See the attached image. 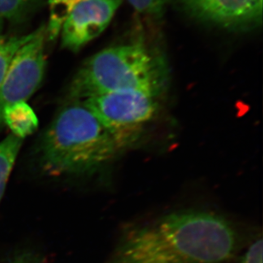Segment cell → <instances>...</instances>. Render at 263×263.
<instances>
[{"instance_id":"cell-11","label":"cell","mask_w":263,"mask_h":263,"mask_svg":"<svg viewBox=\"0 0 263 263\" xmlns=\"http://www.w3.org/2000/svg\"><path fill=\"white\" fill-rule=\"evenodd\" d=\"M35 31H33L29 34L15 36L9 40H5L0 44V86L7 74L15 54L26 43L32 40Z\"/></svg>"},{"instance_id":"cell-8","label":"cell","mask_w":263,"mask_h":263,"mask_svg":"<svg viewBox=\"0 0 263 263\" xmlns=\"http://www.w3.org/2000/svg\"><path fill=\"white\" fill-rule=\"evenodd\" d=\"M3 124L11 134L24 140L37 130L39 119L27 102H20L6 107L2 116Z\"/></svg>"},{"instance_id":"cell-10","label":"cell","mask_w":263,"mask_h":263,"mask_svg":"<svg viewBox=\"0 0 263 263\" xmlns=\"http://www.w3.org/2000/svg\"><path fill=\"white\" fill-rule=\"evenodd\" d=\"M83 0H48L49 22L46 26L47 40L50 41L58 39L62 26L72 9Z\"/></svg>"},{"instance_id":"cell-16","label":"cell","mask_w":263,"mask_h":263,"mask_svg":"<svg viewBox=\"0 0 263 263\" xmlns=\"http://www.w3.org/2000/svg\"><path fill=\"white\" fill-rule=\"evenodd\" d=\"M3 29H4V20L0 18V44L5 40V37L3 35Z\"/></svg>"},{"instance_id":"cell-13","label":"cell","mask_w":263,"mask_h":263,"mask_svg":"<svg viewBox=\"0 0 263 263\" xmlns=\"http://www.w3.org/2000/svg\"><path fill=\"white\" fill-rule=\"evenodd\" d=\"M168 0H128L135 10L142 14L159 15L163 12Z\"/></svg>"},{"instance_id":"cell-1","label":"cell","mask_w":263,"mask_h":263,"mask_svg":"<svg viewBox=\"0 0 263 263\" xmlns=\"http://www.w3.org/2000/svg\"><path fill=\"white\" fill-rule=\"evenodd\" d=\"M238 245L223 217L178 211L127 232L107 263H226Z\"/></svg>"},{"instance_id":"cell-5","label":"cell","mask_w":263,"mask_h":263,"mask_svg":"<svg viewBox=\"0 0 263 263\" xmlns=\"http://www.w3.org/2000/svg\"><path fill=\"white\" fill-rule=\"evenodd\" d=\"M46 26H42L15 54L0 86V129L4 126V110L17 102H27L42 84L46 67Z\"/></svg>"},{"instance_id":"cell-12","label":"cell","mask_w":263,"mask_h":263,"mask_svg":"<svg viewBox=\"0 0 263 263\" xmlns=\"http://www.w3.org/2000/svg\"><path fill=\"white\" fill-rule=\"evenodd\" d=\"M34 0H0V18H13L24 12Z\"/></svg>"},{"instance_id":"cell-15","label":"cell","mask_w":263,"mask_h":263,"mask_svg":"<svg viewBox=\"0 0 263 263\" xmlns=\"http://www.w3.org/2000/svg\"><path fill=\"white\" fill-rule=\"evenodd\" d=\"M10 263H43L39 256L32 252H23L13 257Z\"/></svg>"},{"instance_id":"cell-2","label":"cell","mask_w":263,"mask_h":263,"mask_svg":"<svg viewBox=\"0 0 263 263\" xmlns=\"http://www.w3.org/2000/svg\"><path fill=\"white\" fill-rule=\"evenodd\" d=\"M117 145L99 119L80 102L60 111L40 145V166L46 174H87L107 164L119 153Z\"/></svg>"},{"instance_id":"cell-14","label":"cell","mask_w":263,"mask_h":263,"mask_svg":"<svg viewBox=\"0 0 263 263\" xmlns=\"http://www.w3.org/2000/svg\"><path fill=\"white\" fill-rule=\"evenodd\" d=\"M262 239L259 238L251 243L246 253L240 258L239 263H262Z\"/></svg>"},{"instance_id":"cell-7","label":"cell","mask_w":263,"mask_h":263,"mask_svg":"<svg viewBox=\"0 0 263 263\" xmlns=\"http://www.w3.org/2000/svg\"><path fill=\"white\" fill-rule=\"evenodd\" d=\"M190 15L229 30L256 28L262 22V0H177Z\"/></svg>"},{"instance_id":"cell-4","label":"cell","mask_w":263,"mask_h":263,"mask_svg":"<svg viewBox=\"0 0 263 263\" xmlns=\"http://www.w3.org/2000/svg\"><path fill=\"white\" fill-rule=\"evenodd\" d=\"M159 96L143 91L97 95L80 101L99 119L120 152L140 139L159 111Z\"/></svg>"},{"instance_id":"cell-6","label":"cell","mask_w":263,"mask_h":263,"mask_svg":"<svg viewBox=\"0 0 263 263\" xmlns=\"http://www.w3.org/2000/svg\"><path fill=\"white\" fill-rule=\"evenodd\" d=\"M123 0H83L65 21L60 32L62 47L77 52L108 27Z\"/></svg>"},{"instance_id":"cell-9","label":"cell","mask_w":263,"mask_h":263,"mask_svg":"<svg viewBox=\"0 0 263 263\" xmlns=\"http://www.w3.org/2000/svg\"><path fill=\"white\" fill-rule=\"evenodd\" d=\"M23 141L24 140L12 134L8 135L0 141V202L5 194L8 181L20 153Z\"/></svg>"},{"instance_id":"cell-3","label":"cell","mask_w":263,"mask_h":263,"mask_svg":"<svg viewBox=\"0 0 263 263\" xmlns=\"http://www.w3.org/2000/svg\"><path fill=\"white\" fill-rule=\"evenodd\" d=\"M167 81L168 69L160 55L142 43H130L104 49L88 59L72 80L69 97L73 102L119 91L160 97Z\"/></svg>"}]
</instances>
